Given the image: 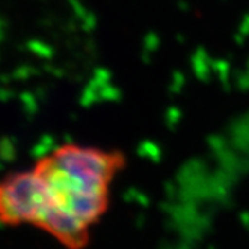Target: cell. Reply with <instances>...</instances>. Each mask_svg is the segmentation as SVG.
Returning <instances> with one entry per match:
<instances>
[{
    "instance_id": "1",
    "label": "cell",
    "mask_w": 249,
    "mask_h": 249,
    "mask_svg": "<svg viewBox=\"0 0 249 249\" xmlns=\"http://www.w3.org/2000/svg\"><path fill=\"white\" fill-rule=\"evenodd\" d=\"M124 159L117 152L66 144L32 168L41 197L38 227L68 248H81L107 209L108 189Z\"/></svg>"
}]
</instances>
